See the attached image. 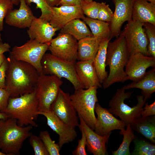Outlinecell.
<instances>
[{"label": "cell", "instance_id": "obj_1", "mask_svg": "<svg viewBox=\"0 0 155 155\" xmlns=\"http://www.w3.org/2000/svg\"><path fill=\"white\" fill-rule=\"evenodd\" d=\"M7 59L5 89L10 97H17L33 92L40 75L37 70L26 62L9 56Z\"/></svg>", "mask_w": 155, "mask_h": 155}, {"label": "cell", "instance_id": "obj_2", "mask_svg": "<svg viewBox=\"0 0 155 155\" xmlns=\"http://www.w3.org/2000/svg\"><path fill=\"white\" fill-rule=\"evenodd\" d=\"M130 55L124 37L121 35L113 41L108 42L106 50V65L109 72L102 86L106 89L115 83L128 80L124 69Z\"/></svg>", "mask_w": 155, "mask_h": 155}, {"label": "cell", "instance_id": "obj_3", "mask_svg": "<svg viewBox=\"0 0 155 155\" xmlns=\"http://www.w3.org/2000/svg\"><path fill=\"white\" fill-rule=\"evenodd\" d=\"M33 127L19 125L16 119H0V150L5 155L20 154L24 142L32 133Z\"/></svg>", "mask_w": 155, "mask_h": 155}, {"label": "cell", "instance_id": "obj_4", "mask_svg": "<svg viewBox=\"0 0 155 155\" xmlns=\"http://www.w3.org/2000/svg\"><path fill=\"white\" fill-rule=\"evenodd\" d=\"M38 101L35 90L30 93L16 98L9 97L7 107L1 112L15 119L17 124L22 127L31 125L37 127L34 121L38 115Z\"/></svg>", "mask_w": 155, "mask_h": 155}, {"label": "cell", "instance_id": "obj_5", "mask_svg": "<svg viewBox=\"0 0 155 155\" xmlns=\"http://www.w3.org/2000/svg\"><path fill=\"white\" fill-rule=\"evenodd\" d=\"M125 90L124 86L117 90L115 94L109 102L110 108L108 110L115 116L119 117L126 126L141 116L143 107L147 99L144 98L142 95H137V104L131 107L124 102L125 99L131 97L133 91L125 92Z\"/></svg>", "mask_w": 155, "mask_h": 155}, {"label": "cell", "instance_id": "obj_6", "mask_svg": "<svg viewBox=\"0 0 155 155\" xmlns=\"http://www.w3.org/2000/svg\"><path fill=\"white\" fill-rule=\"evenodd\" d=\"M98 88L93 86L86 89L76 90L73 94L70 95L71 102L78 116L93 130L94 129L96 120L94 109L98 101L97 95Z\"/></svg>", "mask_w": 155, "mask_h": 155}, {"label": "cell", "instance_id": "obj_7", "mask_svg": "<svg viewBox=\"0 0 155 155\" xmlns=\"http://www.w3.org/2000/svg\"><path fill=\"white\" fill-rule=\"evenodd\" d=\"M43 74L64 78L72 84L75 90L83 88L77 75L75 63L61 59L50 53H45L41 60Z\"/></svg>", "mask_w": 155, "mask_h": 155}, {"label": "cell", "instance_id": "obj_8", "mask_svg": "<svg viewBox=\"0 0 155 155\" xmlns=\"http://www.w3.org/2000/svg\"><path fill=\"white\" fill-rule=\"evenodd\" d=\"M50 43H42L35 39H30L22 46H14L9 52V56L29 63L37 70L40 75L42 74L41 60L48 50Z\"/></svg>", "mask_w": 155, "mask_h": 155}, {"label": "cell", "instance_id": "obj_9", "mask_svg": "<svg viewBox=\"0 0 155 155\" xmlns=\"http://www.w3.org/2000/svg\"><path fill=\"white\" fill-rule=\"evenodd\" d=\"M63 83L62 81L55 75H40L35 89L38 101V111H50L51 105Z\"/></svg>", "mask_w": 155, "mask_h": 155}, {"label": "cell", "instance_id": "obj_10", "mask_svg": "<svg viewBox=\"0 0 155 155\" xmlns=\"http://www.w3.org/2000/svg\"><path fill=\"white\" fill-rule=\"evenodd\" d=\"M120 35L125 38L130 55L141 53L148 56V40L143 23L132 20L128 22Z\"/></svg>", "mask_w": 155, "mask_h": 155}, {"label": "cell", "instance_id": "obj_11", "mask_svg": "<svg viewBox=\"0 0 155 155\" xmlns=\"http://www.w3.org/2000/svg\"><path fill=\"white\" fill-rule=\"evenodd\" d=\"M48 50L54 56L75 63L77 60L78 41L71 35L60 33L50 42Z\"/></svg>", "mask_w": 155, "mask_h": 155}, {"label": "cell", "instance_id": "obj_12", "mask_svg": "<svg viewBox=\"0 0 155 155\" xmlns=\"http://www.w3.org/2000/svg\"><path fill=\"white\" fill-rule=\"evenodd\" d=\"M50 111L69 127L75 128L79 126L78 117L71 102L70 95L61 89L51 105Z\"/></svg>", "mask_w": 155, "mask_h": 155}, {"label": "cell", "instance_id": "obj_13", "mask_svg": "<svg viewBox=\"0 0 155 155\" xmlns=\"http://www.w3.org/2000/svg\"><path fill=\"white\" fill-rule=\"evenodd\" d=\"M115 5V10L111 21L109 23L111 38L118 37L121 29L126 21L132 20L133 5L135 0H112Z\"/></svg>", "mask_w": 155, "mask_h": 155}, {"label": "cell", "instance_id": "obj_14", "mask_svg": "<svg viewBox=\"0 0 155 155\" xmlns=\"http://www.w3.org/2000/svg\"><path fill=\"white\" fill-rule=\"evenodd\" d=\"M94 111L97 116L94 129L96 133L103 136L111 133L113 130L119 129L121 131L120 134L125 130V124L121 120L117 119L108 110L98 103H96Z\"/></svg>", "mask_w": 155, "mask_h": 155}, {"label": "cell", "instance_id": "obj_15", "mask_svg": "<svg viewBox=\"0 0 155 155\" xmlns=\"http://www.w3.org/2000/svg\"><path fill=\"white\" fill-rule=\"evenodd\" d=\"M150 67L155 68V57L137 53L130 55L125 71L128 80L137 82L144 76L146 69Z\"/></svg>", "mask_w": 155, "mask_h": 155}, {"label": "cell", "instance_id": "obj_16", "mask_svg": "<svg viewBox=\"0 0 155 155\" xmlns=\"http://www.w3.org/2000/svg\"><path fill=\"white\" fill-rule=\"evenodd\" d=\"M36 114L44 116L49 127L59 135L58 144L60 148L65 144L73 142L77 136L74 128H72L61 120L52 112L38 111Z\"/></svg>", "mask_w": 155, "mask_h": 155}, {"label": "cell", "instance_id": "obj_17", "mask_svg": "<svg viewBox=\"0 0 155 155\" xmlns=\"http://www.w3.org/2000/svg\"><path fill=\"white\" fill-rule=\"evenodd\" d=\"M51 9L52 14L49 22L53 26L60 30L72 20L82 19L85 16L80 6L61 5Z\"/></svg>", "mask_w": 155, "mask_h": 155}, {"label": "cell", "instance_id": "obj_18", "mask_svg": "<svg viewBox=\"0 0 155 155\" xmlns=\"http://www.w3.org/2000/svg\"><path fill=\"white\" fill-rule=\"evenodd\" d=\"M28 28L27 32L30 39L42 43H50L56 32L60 30L53 26L49 21L36 17Z\"/></svg>", "mask_w": 155, "mask_h": 155}, {"label": "cell", "instance_id": "obj_19", "mask_svg": "<svg viewBox=\"0 0 155 155\" xmlns=\"http://www.w3.org/2000/svg\"><path fill=\"white\" fill-rule=\"evenodd\" d=\"M20 3L18 9L8 11L5 18V22L9 25L20 28H29L35 17L25 0H20Z\"/></svg>", "mask_w": 155, "mask_h": 155}, {"label": "cell", "instance_id": "obj_20", "mask_svg": "<svg viewBox=\"0 0 155 155\" xmlns=\"http://www.w3.org/2000/svg\"><path fill=\"white\" fill-rule=\"evenodd\" d=\"M78 116L80 122L79 125L86 135L88 152L94 155L108 154L106 146L111 133L103 136L98 135L89 127L80 116Z\"/></svg>", "mask_w": 155, "mask_h": 155}, {"label": "cell", "instance_id": "obj_21", "mask_svg": "<svg viewBox=\"0 0 155 155\" xmlns=\"http://www.w3.org/2000/svg\"><path fill=\"white\" fill-rule=\"evenodd\" d=\"M94 60L79 61L75 64L77 75L84 89L93 86L98 88L102 86L96 74L93 64Z\"/></svg>", "mask_w": 155, "mask_h": 155}, {"label": "cell", "instance_id": "obj_22", "mask_svg": "<svg viewBox=\"0 0 155 155\" xmlns=\"http://www.w3.org/2000/svg\"><path fill=\"white\" fill-rule=\"evenodd\" d=\"M132 20L155 25V4L146 0H135L133 7Z\"/></svg>", "mask_w": 155, "mask_h": 155}, {"label": "cell", "instance_id": "obj_23", "mask_svg": "<svg viewBox=\"0 0 155 155\" xmlns=\"http://www.w3.org/2000/svg\"><path fill=\"white\" fill-rule=\"evenodd\" d=\"M101 41L93 36H87L78 40L77 60L94 59Z\"/></svg>", "mask_w": 155, "mask_h": 155}, {"label": "cell", "instance_id": "obj_24", "mask_svg": "<svg viewBox=\"0 0 155 155\" xmlns=\"http://www.w3.org/2000/svg\"><path fill=\"white\" fill-rule=\"evenodd\" d=\"M125 90L137 88L142 90V95L144 98H150L155 92V69L146 72L144 76L137 82H133L124 86Z\"/></svg>", "mask_w": 155, "mask_h": 155}, {"label": "cell", "instance_id": "obj_25", "mask_svg": "<svg viewBox=\"0 0 155 155\" xmlns=\"http://www.w3.org/2000/svg\"><path fill=\"white\" fill-rule=\"evenodd\" d=\"M132 129L137 131L153 144L155 143V116L140 117L130 124Z\"/></svg>", "mask_w": 155, "mask_h": 155}, {"label": "cell", "instance_id": "obj_26", "mask_svg": "<svg viewBox=\"0 0 155 155\" xmlns=\"http://www.w3.org/2000/svg\"><path fill=\"white\" fill-rule=\"evenodd\" d=\"M111 38L103 39L100 42L97 52L93 61L96 74L101 84L108 76V72L106 70V50Z\"/></svg>", "mask_w": 155, "mask_h": 155}, {"label": "cell", "instance_id": "obj_27", "mask_svg": "<svg viewBox=\"0 0 155 155\" xmlns=\"http://www.w3.org/2000/svg\"><path fill=\"white\" fill-rule=\"evenodd\" d=\"M60 33L69 34L78 41L87 36H93L86 23L80 19L69 22L60 29Z\"/></svg>", "mask_w": 155, "mask_h": 155}, {"label": "cell", "instance_id": "obj_28", "mask_svg": "<svg viewBox=\"0 0 155 155\" xmlns=\"http://www.w3.org/2000/svg\"><path fill=\"white\" fill-rule=\"evenodd\" d=\"M82 20L89 27L94 38L101 40L104 39L111 38V32L109 23L85 16Z\"/></svg>", "mask_w": 155, "mask_h": 155}, {"label": "cell", "instance_id": "obj_29", "mask_svg": "<svg viewBox=\"0 0 155 155\" xmlns=\"http://www.w3.org/2000/svg\"><path fill=\"white\" fill-rule=\"evenodd\" d=\"M126 129L120 134L123 136V142L118 149L112 152L113 155H130L129 146L131 142L136 137L130 124L126 126Z\"/></svg>", "mask_w": 155, "mask_h": 155}, {"label": "cell", "instance_id": "obj_30", "mask_svg": "<svg viewBox=\"0 0 155 155\" xmlns=\"http://www.w3.org/2000/svg\"><path fill=\"white\" fill-rule=\"evenodd\" d=\"M135 144L133 155H154L155 146L144 140L135 138L133 141Z\"/></svg>", "mask_w": 155, "mask_h": 155}, {"label": "cell", "instance_id": "obj_31", "mask_svg": "<svg viewBox=\"0 0 155 155\" xmlns=\"http://www.w3.org/2000/svg\"><path fill=\"white\" fill-rule=\"evenodd\" d=\"M143 26L148 40V56L155 57V25L146 22Z\"/></svg>", "mask_w": 155, "mask_h": 155}, {"label": "cell", "instance_id": "obj_32", "mask_svg": "<svg viewBox=\"0 0 155 155\" xmlns=\"http://www.w3.org/2000/svg\"><path fill=\"white\" fill-rule=\"evenodd\" d=\"M39 137L44 143L49 155H60V148L58 144L53 141L47 131H41Z\"/></svg>", "mask_w": 155, "mask_h": 155}, {"label": "cell", "instance_id": "obj_33", "mask_svg": "<svg viewBox=\"0 0 155 155\" xmlns=\"http://www.w3.org/2000/svg\"><path fill=\"white\" fill-rule=\"evenodd\" d=\"M26 4L30 5L31 3H34L36 4V9H39L41 12L40 18L49 22L52 16L51 7L47 4L46 0H25Z\"/></svg>", "mask_w": 155, "mask_h": 155}, {"label": "cell", "instance_id": "obj_34", "mask_svg": "<svg viewBox=\"0 0 155 155\" xmlns=\"http://www.w3.org/2000/svg\"><path fill=\"white\" fill-rule=\"evenodd\" d=\"M29 137L30 143L34 150L35 155H49L39 136L32 134Z\"/></svg>", "mask_w": 155, "mask_h": 155}, {"label": "cell", "instance_id": "obj_35", "mask_svg": "<svg viewBox=\"0 0 155 155\" xmlns=\"http://www.w3.org/2000/svg\"><path fill=\"white\" fill-rule=\"evenodd\" d=\"M100 3L92 1L84 3L81 6L84 14L87 17L94 19H97Z\"/></svg>", "mask_w": 155, "mask_h": 155}, {"label": "cell", "instance_id": "obj_36", "mask_svg": "<svg viewBox=\"0 0 155 155\" xmlns=\"http://www.w3.org/2000/svg\"><path fill=\"white\" fill-rule=\"evenodd\" d=\"M113 13L105 3H100L97 19L109 23L113 18Z\"/></svg>", "mask_w": 155, "mask_h": 155}, {"label": "cell", "instance_id": "obj_37", "mask_svg": "<svg viewBox=\"0 0 155 155\" xmlns=\"http://www.w3.org/2000/svg\"><path fill=\"white\" fill-rule=\"evenodd\" d=\"M11 0H0V31L3 28V20L8 11L13 9Z\"/></svg>", "mask_w": 155, "mask_h": 155}, {"label": "cell", "instance_id": "obj_38", "mask_svg": "<svg viewBox=\"0 0 155 155\" xmlns=\"http://www.w3.org/2000/svg\"><path fill=\"white\" fill-rule=\"evenodd\" d=\"M80 130L82 133V137L78 140L77 146L72 152L73 155H87L86 150L87 138L86 134L81 127L79 125Z\"/></svg>", "mask_w": 155, "mask_h": 155}, {"label": "cell", "instance_id": "obj_39", "mask_svg": "<svg viewBox=\"0 0 155 155\" xmlns=\"http://www.w3.org/2000/svg\"><path fill=\"white\" fill-rule=\"evenodd\" d=\"M9 94L6 89L0 88V111L5 109L7 107Z\"/></svg>", "mask_w": 155, "mask_h": 155}, {"label": "cell", "instance_id": "obj_40", "mask_svg": "<svg viewBox=\"0 0 155 155\" xmlns=\"http://www.w3.org/2000/svg\"><path fill=\"white\" fill-rule=\"evenodd\" d=\"M8 66V60L6 58L0 67V88L5 89V77Z\"/></svg>", "mask_w": 155, "mask_h": 155}, {"label": "cell", "instance_id": "obj_41", "mask_svg": "<svg viewBox=\"0 0 155 155\" xmlns=\"http://www.w3.org/2000/svg\"><path fill=\"white\" fill-rule=\"evenodd\" d=\"M145 106L141 113L142 117H145L155 115V101L148 105V102L145 103Z\"/></svg>", "mask_w": 155, "mask_h": 155}, {"label": "cell", "instance_id": "obj_42", "mask_svg": "<svg viewBox=\"0 0 155 155\" xmlns=\"http://www.w3.org/2000/svg\"><path fill=\"white\" fill-rule=\"evenodd\" d=\"M86 2V0H61L59 5L81 6Z\"/></svg>", "mask_w": 155, "mask_h": 155}, {"label": "cell", "instance_id": "obj_43", "mask_svg": "<svg viewBox=\"0 0 155 155\" xmlns=\"http://www.w3.org/2000/svg\"><path fill=\"white\" fill-rule=\"evenodd\" d=\"M11 46L8 43L0 41V55L7 52H10Z\"/></svg>", "mask_w": 155, "mask_h": 155}, {"label": "cell", "instance_id": "obj_44", "mask_svg": "<svg viewBox=\"0 0 155 155\" xmlns=\"http://www.w3.org/2000/svg\"><path fill=\"white\" fill-rule=\"evenodd\" d=\"M61 0H46L48 5L51 7L59 5Z\"/></svg>", "mask_w": 155, "mask_h": 155}, {"label": "cell", "instance_id": "obj_45", "mask_svg": "<svg viewBox=\"0 0 155 155\" xmlns=\"http://www.w3.org/2000/svg\"><path fill=\"white\" fill-rule=\"evenodd\" d=\"M9 118L8 115L0 111V119H5Z\"/></svg>", "mask_w": 155, "mask_h": 155}, {"label": "cell", "instance_id": "obj_46", "mask_svg": "<svg viewBox=\"0 0 155 155\" xmlns=\"http://www.w3.org/2000/svg\"><path fill=\"white\" fill-rule=\"evenodd\" d=\"M6 58L5 56L3 54L0 55V67Z\"/></svg>", "mask_w": 155, "mask_h": 155}, {"label": "cell", "instance_id": "obj_47", "mask_svg": "<svg viewBox=\"0 0 155 155\" xmlns=\"http://www.w3.org/2000/svg\"><path fill=\"white\" fill-rule=\"evenodd\" d=\"M13 5H17L20 3V0H11Z\"/></svg>", "mask_w": 155, "mask_h": 155}, {"label": "cell", "instance_id": "obj_48", "mask_svg": "<svg viewBox=\"0 0 155 155\" xmlns=\"http://www.w3.org/2000/svg\"><path fill=\"white\" fill-rule=\"evenodd\" d=\"M150 3L155 4V0H146Z\"/></svg>", "mask_w": 155, "mask_h": 155}, {"label": "cell", "instance_id": "obj_49", "mask_svg": "<svg viewBox=\"0 0 155 155\" xmlns=\"http://www.w3.org/2000/svg\"><path fill=\"white\" fill-rule=\"evenodd\" d=\"M86 1L87 2H92L93 1V0H86Z\"/></svg>", "mask_w": 155, "mask_h": 155}, {"label": "cell", "instance_id": "obj_50", "mask_svg": "<svg viewBox=\"0 0 155 155\" xmlns=\"http://www.w3.org/2000/svg\"><path fill=\"white\" fill-rule=\"evenodd\" d=\"M0 155H5L0 150Z\"/></svg>", "mask_w": 155, "mask_h": 155}, {"label": "cell", "instance_id": "obj_51", "mask_svg": "<svg viewBox=\"0 0 155 155\" xmlns=\"http://www.w3.org/2000/svg\"><path fill=\"white\" fill-rule=\"evenodd\" d=\"M2 41V39L1 37V35L0 33V41Z\"/></svg>", "mask_w": 155, "mask_h": 155}]
</instances>
